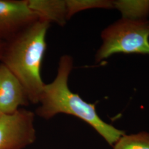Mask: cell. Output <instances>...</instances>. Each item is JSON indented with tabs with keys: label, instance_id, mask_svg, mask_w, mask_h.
Listing matches in <instances>:
<instances>
[{
	"label": "cell",
	"instance_id": "1",
	"mask_svg": "<svg viewBox=\"0 0 149 149\" xmlns=\"http://www.w3.org/2000/svg\"><path fill=\"white\" fill-rule=\"evenodd\" d=\"M73 66L71 56L63 55L60 57L55 78L44 86L38 114L45 119L59 113L72 115L89 124L110 145L115 144L124 132L103 121L97 113L95 104L84 101L70 90L68 81Z\"/></svg>",
	"mask_w": 149,
	"mask_h": 149
},
{
	"label": "cell",
	"instance_id": "2",
	"mask_svg": "<svg viewBox=\"0 0 149 149\" xmlns=\"http://www.w3.org/2000/svg\"><path fill=\"white\" fill-rule=\"evenodd\" d=\"M50 24L39 19L16 34L5 44L1 59L2 64L20 81L33 103H39L45 85L40 70Z\"/></svg>",
	"mask_w": 149,
	"mask_h": 149
},
{
	"label": "cell",
	"instance_id": "3",
	"mask_svg": "<svg viewBox=\"0 0 149 149\" xmlns=\"http://www.w3.org/2000/svg\"><path fill=\"white\" fill-rule=\"evenodd\" d=\"M103 41L96 54L101 62L114 54H149V22L124 18L104 29Z\"/></svg>",
	"mask_w": 149,
	"mask_h": 149
},
{
	"label": "cell",
	"instance_id": "4",
	"mask_svg": "<svg viewBox=\"0 0 149 149\" xmlns=\"http://www.w3.org/2000/svg\"><path fill=\"white\" fill-rule=\"evenodd\" d=\"M34 114L18 109L0 115V149H13L29 144L34 136Z\"/></svg>",
	"mask_w": 149,
	"mask_h": 149
},
{
	"label": "cell",
	"instance_id": "5",
	"mask_svg": "<svg viewBox=\"0 0 149 149\" xmlns=\"http://www.w3.org/2000/svg\"><path fill=\"white\" fill-rule=\"evenodd\" d=\"M39 19L27 0H0V40H9Z\"/></svg>",
	"mask_w": 149,
	"mask_h": 149
},
{
	"label": "cell",
	"instance_id": "6",
	"mask_svg": "<svg viewBox=\"0 0 149 149\" xmlns=\"http://www.w3.org/2000/svg\"><path fill=\"white\" fill-rule=\"evenodd\" d=\"M28 98L23 86L10 70L0 64V111L11 114L19 107L28 103Z\"/></svg>",
	"mask_w": 149,
	"mask_h": 149
},
{
	"label": "cell",
	"instance_id": "7",
	"mask_svg": "<svg viewBox=\"0 0 149 149\" xmlns=\"http://www.w3.org/2000/svg\"><path fill=\"white\" fill-rule=\"evenodd\" d=\"M29 8L39 20L64 26L69 21L66 0H27Z\"/></svg>",
	"mask_w": 149,
	"mask_h": 149
},
{
	"label": "cell",
	"instance_id": "8",
	"mask_svg": "<svg viewBox=\"0 0 149 149\" xmlns=\"http://www.w3.org/2000/svg\"><path fill=\"white\" fill-rule=\"evenodd\" d=\"M66 2L69 20L80 11L95 8H109L114 6V3L108 1L66 0Z\"/></svg>",
	"mask_w": 149,
	"mask_h": 149
},
{
	"label": "cell",
	"instance_id": "9",
	"mask_svg": "<svg viewBox=\"0 0 149 149\" xmlns=\"http://www.w3.org/2000/svg\"><path fill=\"white\" fill-rule=\"evenodd\" d=\"M113 149H149V134L124 135L115 143Z\"/></svg>",
	"mask_w": 149,
	"mask_h": 149
},
{
	"label": "cell",
	"instance_id": "10",
	"mask_svg": "<svg viewBox=\"0 0 149 149\" xmlns=\"http://www.w3.org/2000/svg\"><path fill=\"white\" fill-rule=\"evenodd\" d=\"M5 43H4L3 42H2L1 40H0V60H1L2 57V55H3L4 48H5Z\"/></svg>",
	"mask_w": 149,
	"mask_h": 149
},
{
	"label": "cell",
	"instance_id": "11",
	"mask_svg": "<svg viewBox=\"0 0 149 149\" xmlns=\"http://www.w3.org/2000/svg\"><path fill=\"white\" fill-rule=\"evenodd\" d=\"M1 114H2V113H1V111H0V115H1Z\"/></svg>",
	"mask_w": 149,
	"mask_h": 149
}]
</instances>
